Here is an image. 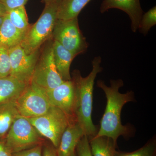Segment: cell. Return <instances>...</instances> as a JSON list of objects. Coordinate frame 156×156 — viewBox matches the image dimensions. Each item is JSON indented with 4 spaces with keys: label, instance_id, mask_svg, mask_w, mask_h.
I'll return each mask as SVG.
<instances>
[{
    "label": "cell",
    "instance_id": "obj_16",
    "mask_svg": "<svg viewBox=\"0 0 156 156\" xmlns=\"http://www.w3.org/2000/svg\"><path fill=\"white\" fill-rule=\"evenodd\" d=\"M15 100L0 104V140L4 141L14 120L19 115Z\"/></svg>",
    "mask_w": 156,
    "mask_h": 156
},
{
    "label": "cell",
    "instance_id": "obj_3",
    "mask_svg": "<svg viewBox=\"0 0 156 156\" xmlns=\"http://www.w3.org/2000/svg\"><path fill=\"white\" fill-rule=\"evenodd\" d=\"M60 2L61 0H55L45 4L39 19L31 25L20 44L26 53H32L40 50L42 45L52 39Z\"/></svg>",
    "mask_w": 156,
    "mask_h": 156
},
{
    "label": "cell",
    "instance_id": "obj_12",
    "mask_svg": "<svg viewBox=\"0 0 156 156\" xmlns=\"http://www.w3.org/2000/svg\"><path fill=\"white\" fill-rule=\"evenodd\" d=\"M85 135L83 130L76 122H71L62 134L57 150L58 156H70L75 153L76 147Z\"/></svg>",
    "mask_w": 156,
    "mask_h": 156
},
{
    "label": "cell",
    "instance_id": "obj_19",
    "mask_svg": "<svg viewBox=\"0 0 156 156\" xmlns=\"http://www.w3.org/2000/svg\"><path fill=\"white\" fill-rule=\"evenodd\" d=\"M7 14L11 23L17 29L25 34L27 32L31 25L28 22L25 6L9 10Z\"/></svg>",
    "mask_w": 156,
    "mask_h": 156
},
{
    "label": "cell",
    "instance_id": "obj_13",
    "mask_svg": "<svg viewBox=\"0 0 156 156\" xmlns=\"http://www.w3.org/2000/svg\"><path fill=\"white\" fill-rule=\"evenodd\" d=\"M53 50L54 62L58 73L63 80H71V64L76 56L58 42L53 40Z\"/></svg>",
    "mask_w": 156,
    "mask_h": 156
},
{
    "label": "cell",
    "instance_id": "obj_4",
    "mask_svg": "<svg viewBox=\"0 0 156 156\" xmlns=\"http://www.w3.org/2000/svg\"><path fill=\"white\" fill-rule=\"evenodd\" d=\"M42 136L28 119L19 115L12 124L4 141L12 154L43 144Z\"/></svg>",
    "mask_w": 156,
    "mask_h": 156
},
{
    "label": "cell",
    "instance_id": "obj_5",
    "mask_svg": "<svg viewBox=\"0 0 156 156\" xmlns=\"http://www.w3.org/2000/svg\"><path fill=\"white\" fill-rule=\"evenodd\" d=\"M42 136L58 148L62 135L72 121L60 109L51 105L44 114L27 119Z\"/></svg>",
    "mask_w": 156,
    "mask_h": 156
},
{
    "label": "cell",
    "instance_id": "obj_10",
    "mask_svg": "<svg viewBox=\"0 0 156 156\" xmlns=\"http://www.w3.org/2000/svg\"><path fill=\"white\" fill-rule=\"evenodd\" d=\"M45 91L51 105L61 110L72 121H76V95L72 79L64 81L57 87Z\"/></svg>",
    "mask_w": 156,
    "mask_h": 156
},
{
    "label": "cell",
    "instance_id": "obj_18",
    "mask_svg": "<svg viewBox=\"0 0 156 156\" xmlns=\"http://www.w3.org/2000/svg\"><path fill=\"white\" fill-rule=\"evenodd\" d=\"M91 0H61L57 18L69 20L78 17L83 9Z\"/></svg>",
    "mask_w": 156,
    "mask_h": 156
},
{
    "label": "cell",
    "instance_id": "obj_26",
    "mask_svg": "<svg viewBox=\"0 0 156 156\" xmlns=\"http://www.w3.org/2000/svg\"><path fill=\"white\" fill-rule=\"evenodd\" d=\"M42 156H58L57 150L52 144L45 146L43 147Z\"/></svg>",
    "mask_w": 156,
    "mask_h": 156
},
{
    "label": "cell",
    "instance_id": "obj_7",
    "mask_svg": "<svg viewBox=\"0 0 156 156\" xmlns=\"http://www.w3.org/2000/svg\"><path fill=\"white\" fill-rule=\"evenodd\" d=\"M52 39L75 56L85 53L88 48L86 38L79 27L78 17L69 20L57 19Z\"/></svg>",
    "mask_w": 156,
    "mask_h": 156
},
{
    "label": "cell",
    "instance_id": "obj_17",
    "mask_svg": "<svg viewBox=\"0 0 156 156\" xmlns=\"http://www.w3.org/2000/svg\"><path fill=\"white\" fill-rule=\"evenodd\" d=\"M92 156H114L117 144L106 136H95L89 138Z\"/></svg>",
    "mask_w": 156,
    "mask_h": 156
},
{
    "label": "cell",
    "instance_id": "obj_8",
    "mask_svg": "<svg viewBox=\"0 0 156 156\" xmlns=\"http://www.w3.org/2000/svg\"><path fill=\"white\" fill-rule=\"evenodd\" d=\"M15 102L20 115L27 119L44 114L52 105L45 90L32 82L27 85Z\"/></svg>",
    "mask_w": 156,
    "mask_h": 156
},
{
    "label": "cell",
    "instance_id": "obj_1",
    "mask_svg": "<svg viewBox=\"0 0 156 156\" xmlns=\"http://www.w3.org/2000/svg\"><path fill=\"white\" fill-rule=\"evenodd\" d=\"M97 85L105 92L107 103L101 120L100 128L96 136H108L117 144L119 136L128 137L132 133L130 126H123L122 124L121 114L126 104L135 101L134 93L129 91L123 94L119 92L120 88L124 86V82L121 79L111 80L110 87L102 80L98 81Z\"/></svg>",
    "mask_w": 156,
    "mask_h": 156
},
{
    "label": "cell",
    "instance_id": "obj_21",
    "mask_svg": "<svg viewBox=\"0 0 156 156\" xmlns=\"http://www.w3.org/2000/svg\"><path fill=\"white\" fill-rule=\"evenodd\" d=\"M156 24V7L155 6L142 14L140 21L138 30L141 34L146 35L150 30Z\"/></svg>",
    "mask_w": 156,
    "mask_h": 156
},
{
    "label": "cell",
    "instance_id": "obj_30",
    "mask_svg": "<svg viewBox=\"0 0 156 156\" xmlns=\"http://www.w3.org/2000/svg\"><path fill=\"white\" fill-rule=\"evenodd\" d=\"M4 17H5V16H4V17H1V16H0V27H1L2 23L3 20H4Z\"/></svg>",
    "mask_w": 156,
    "mask_h": 156
},
{
    "label": "cell",
    "instance_id": "obj_6",
    "mask_svg": "<svg viewBox=\"0 0 156 156\" xmlns=\"http://www.w3.org/2000/svg\"><path fill=\"white\" fill-rule=\"evenodd\" d=\"M53 42V39H50L41 50L31 80L45 91L57 87L64 81L54 62Z\"/></svg>",
    "mask_w": 156,
    "mask_h": 156
},
{
    "label": "cell",
    "instance_id": "obj_15",
    "mask_svg": "<svg viewBox=\"0 0 156 156\" xmlns=\"http://www.w3.org/2000/svg\"><path fill=\"white\" fill-rule=\"evenodd\" d=\"M25 34L17 29L10 21L8 14L0 27V46L9 49L20 45Z\"/></svg>",
    "mask_w": 156,
    "mask_h": 156
},
{
    "label": "cell",
    "instance_id": "obj_24",
    "mask_svg": "<svg viewBox=\"0 0 156 156\" xmlns=\"http://www.w3.org/2000/svg\"><path fill=\"white\" fill-rule=\"evenodd\" d=\"M43 144L26 150L12 153V156H42Z\"/></svg>",
    "mask_w": 156,
    "mask_h": 156
},
{
    "label": "cell",
    "instance_id": "obj_11",
    "mask_svg": "<svg viewBox=\"0 0 156 156\" xmlns=\"http://www.w3.org/2000/svg\"><path fill=\"white\" fill-rule=\"evenodd\" d=\"M112 9H119L128 14L131 21V30L136 32L143 14L140 0H103L100 11L103 14Z\"/></svg>",
    "mask_w": 156,
    "mask_h": 156
},
{
    "label": "cell",
    "instance_id": "obj_22",
    "mask_svg": "<svg viewBox=\"0 0 156 156\" xmlns=\"http://www.w3.org/2000/svg\"><path fill=\"white\" fill-rule=\"evenodd\" d=\"M11 70L9 50L0 46V77L10 76Z\"/></svg>",
    "mask_w": 156,
    "mask_h": 156
},
{
    "label": "cell",
    "instance_id": "obj_9",
    "mask_svg": "<svg viewBox=\"0 0 156 156\" xmlns=\"http://www.w3.org/2000/svg\"><path fill=\"white\" fill-rule=\"evenodd\" d=\"M41 49L27 53L20 45L9 49L11 70L10 76L27 84L30 83Z\"/></svg>",
    "mask_w": 156,
    "mask_h": 156
},
{
    "label": "cell",
    "instance_id": "obj_2",
    "mask_svg": "<svg viewBox=\"0 0 156 156\" xmlns=\"http://www.w3.org/2000/svg\"><path fill=\"white\" fill-rule=\"evenodd\" d=\"M101 62L100 56H96L92 61V69L89 75L83 77L79 70H75L71 78L76 95V120L89 138L96 136L98 131L92 122V115L94 85L98 74L102 70Z\"/></svg>",
    "mask_w": 156,
    "mask_h": 156
},
{
    "label": "cell",
    "instance_id": "obj_25",
    "mask_svg": "<svg viewBox=\"0 0 156 156\" xmlns=\"http://www.w3.org/2000/svg\"><path fill=\"white\" fill-rule=\"evenodd\" d=\"M28 0H0L6 7L8 11L11 9L25 6Z\"/></svg>",
    "mask_w": 156,
    "mask_h": 156
},
{
    "label": "cell",
    "instance_id": "obj_29",
    "mask_svg": "<svg viewBox=\"0 0 156 156\" xmlns=\"http://www.w3.org/2000/svg\"><path fill=\"white\" fill-rule=\"evenodd\" d=\"M53 1H55V0H43V2L45 3V4H47L50 2H53Z\"/></svg>",
    "mask_w": 156,
    "mask_h": 156
},
{
    "label": "cell",
    "instance_id": "obj_23",
    "mask_svg": "<svg viewBox=\"0 0 156 156\" xmlns=\"http://www.w3.org/2000/svg\"><path fill=\"white\" fill-rule=\"evenodd\" d=\"M76 156H92L88 136L84 135L78 143L75 150Z\"/></svg>",
    "mask_w": 156,
    "mask_h": 156
},
{
    "label": "cell",
    "instance_id": "obj_27",
    "mask_svg": "<svg viewBox=\"0 0 156 156\" xmlns=\"http://www.w3.org/2000/svg\"><path fill=\"white\" fill-rule=\"evenodd\" d=\"M0 156H12V154L6 146L4 141L0 140Z\"/></svg>",
    "mask_w": 156,
    "mask_h": 156
},
{
    "label": "cell",
    "instance_id": "obj_14",
    "mask_svg": "<svg viewBox=\"0 0 156 156\" xmlns=\"http://www.w3.org/2000/svg\"><path fill=\"white\" fill-rule=\"evenodd\" d=\"M28 84L11 76L0 77V104L16 100Z\"/></svg>",
    "mask_w": 156,
    "mask_h": 156
},
{
    "label": "cell",
    "instance_id": "obj_31",
    "mask_svg": "<svg viewBox=\"0 0 156 156\" xmlns=\"http://www.w3.org/2000/svg\"><path fill=\"white\" fill-rule=\"evenodd\" d=\"M70 156H76L75 153L74 154H73L72 155Z\"/></svg>",
    "mask_w": 156,
    "mask_h": 156
},
{
    "label": "cell",
    "instance_id": "obj_28",
    "mask_svg": "<svg viewBox=\"0 0 156 156\" xmlns=\"http://www.w3.org/2000/svg\"><path fill=\"white\" fill-rule=\"evenodd\" d=\"M8 10L5 5L0 2V16L4 17L8 13Z\"/></svg>",
    "mask_w": 156,
    "mask_h": 156
},
{
    "label": "cell",
    "instance_id": "obj_20",
    "mask_svg": "<svg viewBox=\"0 0 156 156\" xmlns=\"http://www.w3.org/2000/svg\"><path fill=\"white\" fill-rule=\"evenodd\" d=\"M156 138L151 139L137 150L131 152H125L116 151L114 156H156Z\"/></svg>",
    "mask_w": 156,
    "mask_h": 156
}]
</instances>
